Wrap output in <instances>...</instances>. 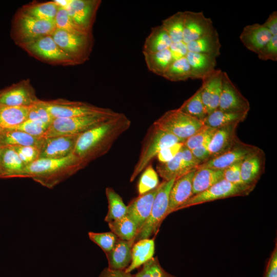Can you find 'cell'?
Listing matches in <instances>:
<instances>
[{
	"label": "cell",
	"instance_id": "obj_61",
	"mask_svg": "<svg viewBox=\"0 0 277 277\" xmlns=\"http://www.w3.org/2000/svg\"><path fill=\"white\" fill-rule=\"evenodd\" d=\"M3 129L0 127V132L3 130Z\"/></svg>",
	"mask_w": 277,
	"mask_h": 277
},
{
	"label": "cell",
	"instance_id": "obj_28",
	"mask_svg": "<svg viewBox=\"0 0 277 277\" xmlns=\"http://www.w3.org/2000/svg\"><path fill=\"white\" fill-rule=\"evenodd\" d=\"M155 243L153 239H144L135 242L131 248V260L129 266L125 270L130 273L143 265L153 257Z\"/></svg>",
	"mask_w": 277,
	"mask_h": 277
},
{
	"label": "cell",
	"instance_id": "obj_2",
	"mask_svg": "<svg viewBox=\"0 0 277 277\" xmlns=\"http://www.w3.org/2000/svg\"><path fill=\"white\" fill-rule=\"evenodd\" d=\"M85 166L73 154L61 159H38L26 166L18 177L31 178L44 187L52 188Z\"/></svg>",
	"mask_w": 277,
	"mask_h": 277
},
{
	"label": "cell",
	"instance_id": "obj_19",
	"mask_svg": "<svg viewBox=\"0 0 277 277\" xmlns=\"http://www.w3.org/2000/svg\"><path fill=\"white\" fill-rule=\"evenodd\" d=\"M196 168L176 179L171 188L167 216L177 209L193 195L192 179Z\"/></svg>",
	"mask_w": 277,
	"mask_h": 277
},
{
	"label": "cell",
	"instance_id": "obj_21",
	"mask_svg": "<svg viewBox=\"0 0 277 277\" xmlns=\"http://www.w3.org/2000/svg\"><path fill=\"white\" fill-rule=\"evenodd\" d=\"M238 125L234 124L216 129L208 145L210 159L229 150L240 141L236 134Z\"/></svg>",
	"mask_w": 277,
	"mask_h": 277
},
{
	"label": "cell",
	"instance_id": "obj_32",
	"mask_svg": "<svg viewBox=\"0 0 277 277\" xmlns=\"http://www.w3.org/2000/svg\"><path fill=\"white\" fill-rule=\"evenodd\" d=\"M247 114L225 112L217 109L208 114L203 122L206 126L216 129L234 124H239L246 118Z\"/></svg>",
	"mask_w": 277,
	"mask_h": 277
},
{
	"label": "cell",
	"instance_id": "obj_14",
	"mask_svg": "<svg viewBox=\"0 0 277 277\" xmlns=\"http://www.w3.org/2000/svg\"><path fill=\"white\" fill-rule=\"evenodd\" d=\"M101 3L99 0H68L65 9L76 24L92 32Z\"/></svg>",
	"mask_w": 277,
	"mask_h": 277
},
{
	"label": "cell",
	"instance_id": "obj_8",
	"mask_svg": "<svg viewBox=\"0 0 277 277\" xmlns=\"http://www.w3.org/2000/svg\"><path fill=\"white\" fill-rule=\"evenodd\" d=\"M153 124L184 141L204 126L203 122L185 114L179 108L167 111Z\"/></svg>",
	"mask_w": 277,
	"mask_h": 277
},
{
	"label": "cell",
	"instance_id": "obj_35",
	"mask_svg": "<svg viewBox=\"0 0 277 277\" xmlns=\"http://www.w3.org/2000/svg\"><path fill=\"white\" fill-rule=\"evenodd\" d=\"M149 70L162 76L172 62L169 48L159 52L143 54Z\"/></svg>",
	"mask_w": 277,
	"mask_h": 277
},
{
	"label": "cell",
	"instance_id": "obj_41",
	"mask_svg": "<svg viewBox=\"0 0 277 277\" xmlns=\"http://www.w3.org/2000/svg\"><path fill=\"white\" fill-rule=\"evenodd\" d=\"M162 25L168 34L172 43L183 41L184 12L179 11L164 19Z\"/></svg>",
	"mask_w": 277,
	"mask_h": 277
},
{
	"label": "cell",
	"instance_id": "obj_17",
	"mask_svg": "<svg viewBox=\"0 0 277 277\" xmlns=\"http://www.w3.org/2000/svg\"><path fill=\"white\" fill-rule=\"evenodd\" d=\"M258 148V147L239 141L229 150L200 164L196 168H210L224 170L234 163L242 161Z\"/></svg>",
	"mask_w": 277,
	"mask_h": 277
},
{
	"label": "cell",
	"instance_id": "obj_16",
	"mask_svg": "<svg viewBox=\"0 0 277 277\" xmlns=\"http://www.w3.org/2000/svg\"><path fill=\"white\" fill-rule=\"evenodd\" d=\"M80 135L43 138L38 159H61L73 154Z\"/></svg>",
	"mask_w": 277,
	"mask_h": 277
},
{
	"label": "cell",
	"instance_id": "obj_44",
	"mask_svg": "<svg viewBox=\"0 0 277 277\" xmlns=\"http://www.w3.org/2000/svg\"><path fill=\"white\" fill-rule=\"evenodd\" d=\"M134 277H176L166 271L157 257H153L143 265L142 269Z\"/></svg>",
	"mask_w": 277,
	"mask_h": 277
},
{
	"label": "cell",
	"instance_id": "obj_10",
	"mask_svg": "<svg viewBox=\"0 0 277 277\" xmlns=\"http://www.w3.org/2000/svg\"><path fill=\"white\" fill-rule=\"evenodd\" d=\"M254 187L245 185L232 184L223 179L206 190L193 195L177 209H182L194 205L233 196L248 195Z\"/></svg>",
	"mask_w": 277,
	"mask_h": 277
},
{
	"label": "cell",
	"instance_id": "obj_51",
	"mask_svg": "<svg viewBox=\"0 0 277 277\" xmlns=\"http://www.w3.org/2000/svg\"><path fill=\"white\" fill-rule=\"evenodd\" d=\"M242 161L234 163L223 170V179L232 184L245 185L241 176Z\"/></svg>",
	"mask_w": 277,
	"mask_h": 277
},
{
	"label": "cell",
	"instance_id": "obj_20",
	"mask_svg": "<svg viewBox=\"0 0 277 277\" xmlns=\"http://www.w3.org/2000/svg\"><path fill=\"white\" fill-rule=\"evenodd\" d=\"M265 161L264 151L259 148L242 161L241 176L244 184L255 188L264 172Z\"/></svg>",
	"mask_w": 277,
	"mask_h": 277
},
{
	"label": "cell",
	"instance_id": "obj_45",
	"mask_svg": "<svg viewBox=\"0 0 277 277\" xmlns=\"http://www.w3.org/2000/svg\"><path fill=\"white\" fill-rule=\"evenodd\" d=\"M215 130V128L204 125L201 129L185 140L184 145L192 150L204 145H208Z\"/></svg>",
	"mask_w": 277,
	"mask_h": 277
},
{
	"label": "cell",
	"instance_id": "obj_29",
	"mask_svg": "<svg viewBox=\"0 0 277 277\" xmlns=\"http://www.w3.org/2000/svg\"><path fill=\"white\" fill-rule=\"evenodd\" d=\"M223 179V170L196 168L192 179L193 195L201 193Z\"/></svg>",
	"mask_w": 277,
	"mask_h": 277
},
{
	"label": "cell",
	"instance_id": "obj_55",
	"mask_svg": "<svg viewBox=\"0 0 277 277\" xmlns=\"http://www.w3.org/2000/svg\"><path fill=\"white\" fill-rule=\"evenodd\" d=\"M275 246L268 262L264 277H277V249Z\"/></svg>",
	"mask_w": 277,
	"mask_h": 277
},
{
	"label": "cell",
	"instance_id": "obj_42",
	"mask_svg": "<svg viewBox=\"0 0 277 277\" xmlns=\"http://www.w3.org/2000/svg\"><path fill=\"white\" fill-rule=\"evenodd\" d=\"M54 21L56 29L76 34H92L76 24L64 8H59Z\"/></svg>",
	"mask_w": 277,
	"mask_h": 277
},
{
	"label": "cell",
	"instance_id": "obj_25",
	"mask_svg": "<svg viewBox=\"0 0 277 277\" xmlns=\"http://www.w3.org/2000/svg\"><path fill=\"white\" fill-rule=\"evenodd\" d=\"M133 243L118 239L111 251L105 253L109 269L125 270L131 260V248Z\"/></svg>",
	"mask_w": 277,
	"mask_h": 277
},
{
	"label": "cell",
	"instance_id": "obj_1",
	"mask_svg": "<svg viewBox=\"0 0 277 277\" xmlns=\"http://www.w3.org/2000/svg\"><path fill=\"white\" fill-rule=\"evenodd\" d=\"M130 120L123 113L81 134L73 154L87 166L106 154L115 141L130 127Z\"/></svg>",
	"mask_w": 277,
	"mask_h": 277
},
{
	"label": "cell",
	"instance_id": "obj_52",
	"mask_svg": "<svg viewBox=\"0 0 277 277\" xmlns=\"http://www.w3.org/2000/svg\"><path fill=\"white\" fill-rule=\"evenodd\" d=\"M182 160L185 169L189 172L196 168L201 163L193 155L191 150L184 145L181 149Z\"/></svg>",
	"mask_w": 277,
	"mask_h": 277
},
{
	"label": "cell",
	"instance_id": "obj_40",
	"mask_svg": "<svg viewBox=\"0 0 277 277\" xmlns=\"http://www.w3.org/2000/svg\"><path fill=\"white\" fill-rule=\"evenodd\" d=\"M163 77L171 82L185 81L190 78V67L186 57L173 61Z\"/></svg>",
	"mask_w": 277,
	"mask_h": 277
},
{
	"label": "cell",
	"instance_id": "obj_53",
	"mask_svg": "<svg viewBox=\"0 0 277 277\" xmlns=\"http://www.w3.org/2000/svg\"><path fill=\"white\" fill-rule=\"evenodd\" d=\"M183 145L184 142L177 143L161 150L156 155L160 163L166 162L174 157L179 152Z\"/></svg>",
	"mask_w": 277,
	"mask_h": 277
},
{
	"label": "cell",
	"instance_id": "obj_37",
	"mask_svg": "<svg viewBox=\"0 0 277 277\" xmlns=\"http://www.w3.org/2000/svg\"><path fill=\"white\" fill-rule=\"evenodd\" d=\"M106 195L108 202V211L105 221L109 223L120 219L127 215V206L115 190L111 187H107Z\"/></svg>",
	"mask_w": 277,
	"mask_h": 277
},
{
	"label": "cell",
	"instance_id": "obj_54",
	"mask_svg": "<svg viewBox=\"0 0 277 277\" xmlns=\"http://www.w3.org/2000/svg\"><path fill=\"white\" fill-rule=\"evenodd\" d=\"M169 49L171 53L172 62L185 57L188 52L187 44L183 41L172 43Z\"/></svg>",
	"mask_w": 277,
	"mask_h": 277
},
{
	"label": "cell",
	"instance_id": "obj_4",
	"mask_svg": "<svg viewBox=\"0 0 277 277\" xmlns=\"http://www.w3.org/2000/svg\"><path fill=\"white\" fill-rule=\"evenodd\" d=\"M184 142L153 123L148 129L143 141L140 156L130 181L133 182L163 149L174 144Z\"/></svg>",
	"mask_w": 277,
	"mask_h": 277
},
{
	"label": "cell",
	"instance_id": "obj_59",
	"mask_svg": "<svg viewBox=\"0 0 277 277\" xmlns=\"http://www.w3.org/2000/svg\"><path fill=\"white\" fill-rule=\"evenodd\" d=\"M54 2L60 8H65L68 3V0H55Z\"/></svg>",
	"mask_w": 277,
	"mask_h": 277
},
{
	"label": "cell",
	"instance_id": "obj_46",
	"mask_svg": "<svg viewBox=\"0 0 277 277\" xmlns=\"http://www.w3.org/2000/svg\"><path fill=\"white\" fill-rule=\"evenodd\" d=\"M88 236L91 241L98 245L105 252L108 253L113 248L118 238L112 232H89Z\"/></svg>",
	"mask_w": 277,
	"mask_h": 277
},
{
	"label": "cell",
	"instance_id": "obj_39",
	"mask_svg": "<svg viewBox=\"0 0 277 277\" xmlns=\"http://www.w3.org/2000/svg\"><path fill=\"white\" fill-rule=\"evenodd\" d=\"M179 109L185 114L203 122L208 114L202 100L200 88L193 95L186 100Z\"/></svg>",
	"mask_w": 277,
	"mask_h": 277
},
{
	"label": "cell",
	"instance_id": "obj_43",
	"mask_svg": "<svg viewBox=\"0 0 277 277\" xmlns=\"http://www.w3.org/2000/svg\"><path fill=\"white\" fill-rule=\"evenodd\" d=\"M137 186L139 195H142L156 188L159 185L157 173L149 165L143 170Z\"/></svg>",
	"mask_w": 277,
	"mask_h": 277
},
{
	"label": "cell",
	"instance_id": "obj_23",
	"mask_svg": "<svg viewBox=\"0 0 277 277\" xmlns=\"http://www.w3.org/2000/svg\"><path fill=\"white\" fill-rule=\"evenodd\" d=\"M271 36L263 24L255 23L245 26L240 38L247 49L257 54Z\"/></svg>",
	"mask_w": 277,
	"mask_h": 277
},
{
	"label": "cell",
	"instance_id": "obj_57",
	"mask_svg": "<svg viewBox=\"0 0 277 277\" xmlns=\"http://www.w3.org/2000/svg\"><path fill=\"white\" fill-rule=\"evenodd\" d=\"M263 25L272 36L277 35V11H274L270 14Z\"/></svg>",
	"mask_w": 277,
	"mask_h": 277
},
{
	"label": "cell",
	"instance_id": "obj_22",
	"mask_svg": "<svg viewBox=\"0 0 277 277\" xmlns=\"http://www.w3.org/2000/svg\"><path fill=\"white\" fill-rule=\"evenodd\" d=\"M159 187V185L151 191L139 195L127 206V215L136 225L138 231L150 215Z\"/></svg>",
	"mask_w": 277,
	"mask_h": 277
},
{
	"label": "cell",
	"instance_id": "obj_13",
	"mask_svg": "<svg viewBox=\"0 0 277 277\" xmlns=\"http://www.w3.org/2000/svg\"><path fill=\"white\" fill-rule=\"evenodd\" d=\"M217 109L232 113H248L250 103L231 82L226 72H223L222 89Z\"/></svg>",
	"mask_w": 277,
	"mask_h": 277
},
{
	"label": "cell",
	"instance_id": "obj_50",
	"mask_svg": "<svg viewBox=\"0 0 277 277\" xmlns=\"http://www.w3.org/2000/svg\"><path fill=\"white\" fill-rule=\"evenodd\" d=\"M263 61H277V35L272 36L269 41L257 53Z\"/></svg>",
	"mask_w": 277,
	"mask_h": 277
},
{
	"label": "cell",
	"instance_id": "obj_7",
	"mask_svg": "<svg viewBox=\"0 0 277 277\" xmlns=\"http://www.w3.org/2000/svg\"><path fill=\"white\" fill-rule=\"evenodd\" d=\"M175 180L174 179L169 181H164L160 184L150 215L138 231L134 243L140 240L149 238L158 231L162 222L167 217L169 193Z\"/></svg>",
	"mask_w": 277,
	"mask_h": 277
},
{
	"label": "cell",
	"instance_id": "obj_27",
	"mask_svg": "<svg viewBox=\"0 0 277 277\" xmlns=\"http://www.w3.org/2000/svg\"><path fill=\"white\" fill-rule=\"evenodd\" d=\"M43 138L31 136L22 131L13 129H3L0 132V146L14 147L33 146L40 148Z\"/></svg>",
	"mask_w": 277,
	"mask_h": 277
},
{
	"label": "cell",
	"instance_id": "obj_18",
	"mask_svg": "<svg viewBox=\"0 0 277 277\" xmlns=\"http://www.w3.org/2000/svg\"><path fill=\"white\" fill-rule=\"evenodd\" d=\"M223 73L222 70L215 69L202 80L201 94L207 114L218 108L222 89Z\"/></svg>",
	"mask_w": 277,
	"mask_h": 277
},
{
	"label": "cell",
	"instance_id": "obj_31",
	"mask_svg": "<svg viewBox=\"0 0 277 277\" xmlns=\"http://www.w3.org/2000/svg\"><path fill=\"white\" fill-rule=\"evenodd\" d=\"M172 41L163 26L154 27L145 39L143 53L159 52L170 48Z\"/></svg>",
	"mask_w": 277,
	"mask_h": 277
},
{
	"label": "cell",
	"instance_id": "obj_11",
	"mask_svg": "<svg viewBox=\"0 0 277 277\" xmlns=\"http://www.w3.org/2000/svg\"><path fill=\"white\" fill-rule=\"evenodd\" d=\"M43 103L51 115L54 118L71 117L106 112L109 108H102L80 101L56 99Z\"/></svg>",
	"mask_w": 277,
	"mask_h": 277
},
{
	"label": "cell",
	"instance_id": "obj_38",
	"mask_svg": "<svg viewBox=\"0 0 277 277\" xmlns=\"http://www.w3.org/2000/svg\"><path fill=\"white\" fill-rule=\"evenodd\" d=\"M156 171L165 181H169L174 179H176L188 173L182 163L181 150L171 160L158 164L156 166Z\"/></svg>",
	"mask_w": 277,
	"mask_h": 277
},
{
	"label": "cell",
	"instance_id": "obj_9",
	"mask_svg": "<svg viewBox=\"0 0 277 277\" xmlns=\"http://www.w3.org/2000/svg\"><path fill=\"white\" fill-rule=\"evenodd\" d=\"M51 36L59 47L77 64H83L89 59L93 45L92 33L76 34L56 29Z\"/></svg>",
	"mask_w": 277,
	"mask_h": 277
},
{
	"label": "cell",
	"instance_id": "obj_33",
	"mask_svg": "<svg viewBox=\"0 0 277 277\" xmlns=\"http://www.w3.org/2000/svg\"><path fill=\"white\" fill-rule=\"evenodd\" d=\"M29 108L0 106V127H15L27 119Z\"/></svg>",
	"mask_w": 277,
	"mask_h": 277
},
{
	"label": "cell",
	"instance_id": "obj_26",
	"mask_svg": "<svg viewBox=\"0 0 277 277\" xmlns=\"http://www.w3.org/2000/svg\"><path fill=\"white\" fill-rule=\"evenodd\" d=\"M25 167L12 147H2L0 159V179L18 177Z\"/></svg>",
	"mask_w": 277,
	"mask_h": 277
},
{
	"label": "cell",
	"instance_id": "obj_36",
	"mask_svg": "<svg viewBox=\"0 0 277 277\" xmlns=\"http://www.w3.org/2000/svg\"><path fill=\"white\" fill-rule=\"evenodd\" d=\"M108 226L119 239L130 241L134 244L138 228L127 215L120 219L109 222Z\"/></svg>",
	"mask_w": 277,
	"mask_h": 277
},
{
	"label": "cell",
	"instance_id": "obj_24",
	"mask_svg": "<svg viewBox=\"0 0 277 277\" xmlns=\"http://www.w3.org/2000/svg\"><path fill=\"white\" fill-rule=\"evenodd\" d=\"M185 57L190 67L191 79L202 80L215 70L217 57L213 55L188 51Z\"/></svg>",
	"mask_w": 277,
	"mask_h": 277
},
{
	"label": "cell",
	"instance_id": "obj_30",
	"mask_svg": "<svg viewBox=\"0 0 277 277\" xmlns=\"http://www.w3.org/2000/svg\"><path fill=\"white\" fill-rule=\"evenodd\" d=\"M221 46L216 29L211 33L187 44L189 52L209 54L216 57L220 55Z\"/></svg>",
	"mask_w": 277,
	"mask_h": 277
},
{
	"label": "cell",
	"instance_id": "obj_6",
	"mask_svg": "<svg viewBox=\"0 0 277 277\" xmlns=\"http://www.w3.org/2000/svg\"><path fill=\"white\" fill-rule=\"evenodd\" d=\"M19 46L31 56L49 64L62 66L77 65L59 47L51 35L41 37Z\"/></svg>",
	"mask_w": 277,
	"mask_h": 277
},
{
	"label": "cell",
	"instance_id": "obj_3",
	"mask_svg": "<svg viewBox=\"0 0 277 277\" xmlns=\"http://www.w3.org/2000/svg\"><path fill=\"white\" fill-rule=\"evenodd\" d=\"M119 113L111 110L103 113L54 118L43 138L80 135L116 116Z\"/></svg>",
	"mask_w": 277,
	"mask_h": 277
},
{
	"label": "cell",
	"instance_id": "obj_48",
	"mask_svg": "<svg viewBox=\"0 0 277 277\" xmlns=\"http://www.w3.org/2000/svg\"><path fill=\"white\" fill-rule=\"evenodd\" d=\"M27 119L39 121L49 125H50L54 120L44 105L43 101L41 100L29 107Z\"/></svg>",
	"mask_w": 277,
	"mask_h": 277
},
{
	"label": "cell",
	"instance_id": "obj_15",
	"mask_svg": "<svg viewBox=\"0 0 277 277\" xmlns=\"http://www.w3.org/2000/svg\"><path fill=\"white\" fill-rule=\"evenodd\" d=\"M183 42L187 44L207 35L215 30L210 18L203 12L185 11Z\"/></svg>",
	"mask_w": 277,
	"mask_h": 277
},
{
	"label": "cell",
	"instance_id": "obj_47",
	"mask_svg": "<svg viewBox=\"0 0 277 277\" xmlns=\"http://www.w3.org/2000/svg\"><path fill=\"white\" fill-rule=\"evenodd\" d=\"M49 126V124L39 121L27 119L19 125L12 128L34 137L43 138Z\"/></svg>",
	"mask_w": 277,
	"mask_h": 277
},
{
	"label": "cell",
	"instance_id": "obj_56",
	"mask_svg": "<svg viewBox=\"0 0 277 277\" xmlns=\"http://www.w3.org/2000/svg\"><path fill=\"white\" fill-rule=\"evenodd\" d=\"M191 150L193 155L201 163V164L210 159L208 145H204Z\"/></svg>",
	"mask_w": 277,
	"mask_h": 277
},
{
	"label": "cell",
	"instance_id": "obj_34",
	"mask_svg": "<svg viewBox=\"0 0 277 277\" xmlns=\"http://www.w3.org/2000/svg\"><path fill=\"white\" fill-rule=\"evenodd\" d=\"M59 7L53 1L32 2L20 9L24 13L41 20L54 21Z\"/></svg>",
	"mask_w": 277,
	"mask_h": 277
},
{
	"label": "cell",
	"instance_id": "obj_60",
	"mask_svg": "<svg viewBox=\"0 0 277 277\" xmlns=\"http://www.w3.org/2000/svg\"><path fill=\"white\" fill-rule=\"evenodd\" d=\"M2 147L1 146H0V159H1V150H2Z\"/></svg>",
	"mask_w": 277,
	"mask_h": 277
},
{
	"label": "cell",
	"instance_id": "obj_58",
	"mask_svg": "<svg viewBox=\"0 0 277 277\" xmlns=\"http://www.w3.org/2000/svg\"><path fill=\"white\" fill-rule=\"evenodd\" d=\"M98 277H134V276L125 270H113L107 267L101 271Z\"/></svg>",
	"mask_w": 277,
	"mask_h": 277
},
{
	"label": "cell",
	"instance_id": "obj_49",
	"mask_svg": "<svg viewBox=\"0 0 277 277\" xmlns=\"http://www.w3.org/2000/svg\"><path fill=\"white\" fill-rule=\"evenodd\" d=\"M12 148L16 152L25 166L38 159L40 148L39 147L33 146H26Z\"/></svg>",
	"mask_w": 277,
	"mask_h": 277
},
{
	"label": "cell",
	"instance_id": "obj_12",
	"mask_svg": "<svg viewBox=\"0 0 277 277\" xmlns=\"http://www.w3.org/2000/svg\"><path fill=\"white\" fill-rule=\"evenodd\" d=\"M29 80H23L0 90V106L29 107L38 102Z\"/></svg>",
	"mask_w": 277,
	"mask_h": 277
},
{
	"label": "cell",
	"instance_id": "obj_5",
	"mask_svg": "<svg viewBox=\"0 0 277 277\" xmlns=\"http://www.w3.org/2000/svg\"><path fill=\"white\" fill-rule=\"evenodd\" d=\"M56 29L54 21L41 20L18 10L13 18L11 36L18 46L46 35Z\"/></svg>",
	"mask_w": 277,
	"mask_h": 277
}]
</instances>
